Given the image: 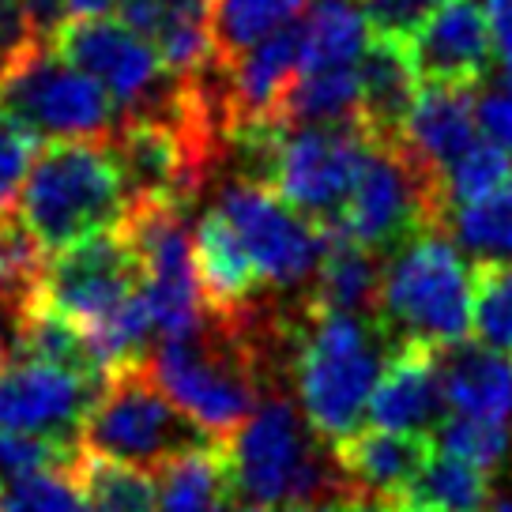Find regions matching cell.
I'll list each match as a JSON object with an SVG mask.
<instances>
[{"label":"cell","mask_w":512,"mask_h":512,"mask_svg":"<svg viewBox=\"0 0 512 512\" xmlns=\"http://www.w3.org/2000/svg\"><path fill=\"white\" fill-rule=\"evenodd\" d=\"M219 208L238 226L245 249L253 256L264 287L294 290L313 283L320 256L328 249L332 223H317L294 204H287L272 185L238 177L219 196Z\"/></svg>","instance_id":"8fae6325"},{"label":"cell","mask_w":512,"mask_h":512,"mask_svg":"<svg viewBox=\"0 0 512 512\" xmlns=\"http://www.w3.org/2000/svg\"><path fill=\"white\" fill-rule=\"evenodd\" d=\"M226 512H272V509H260V505H241L238 509V505H230Z\"/></svg>","instance_id":"ee69618b"},{"label":"cell","mask_w":512,"mask_h":512,"mask_svg":"<svg viewBox=\"0 0 512 512\" xmlns=\"http://www.w3.org/2000/svg\"><path fill=\"white\" fill-rule=\"evenodd\" d=\"M512 174V155L494 140H475L460 159L445 170V196L448 208L471 204L486 192H494L505 177ZM452 215V211H448Z\"/></svg>","instance_id":"d590c367"},{"label":"cell","mask_w":512,"mask_h":512,"mask_svg":"<svg viewBox=\"0 0 512 512\" xmlns=\"http://www.w3.org/2000/svg\"><path fill=\"white\" fill-rule=\"evenodd\" d=\"M362 87L358 68H302L279 106L283 125H343L358 121Z\"/></svg>","instance_id":"4316f807"},{"label":"cell","mask_w":512,"mask_h":512,"mask_svg":"<svg viewBox=\"0 0 512 512\" xmlns=\"http://www.w3.org/2000/svg\"><path fill=\"white\" fill-rule=\"evenodd\" d=\"M117 19L144 34L177 80L204 72L215 53V0H117Z\"/></svg>","instance_id":"d6986e66"},{"label":"cell","mask_w":512,"mask_h":512,"mask_svg":"<svg viewBox=\"0 0 512 512\" xmlns=\"http://www.w3.org/2000/svg\"><path fill=\"white\" fill-rule=\"evenodd\" d=\"M354 512H369V509H366V505H358V501H354Z\"/></svg>","instance_id":"bcb514c9"},{"label":"cell","mask_w":512,"mask_h":512,"mask_svg":"<svg viewBox=\"0 0 512 512\" xmlns=\"http://www.w3.org/2000/svg\"><path fill=\"white\" fill-rule=\"evenodd\" d=\"M223 76L230 128L245 121H279L283 98L302 76V23H287L245 53L223 61Z\"/></svg>","instance_id":"e0dca14e"},{"label":"cell","mask_w":512,"mask_h":512,"mask_svg":"<svg viewBox=\"0 0 512 512\" xmlns=\"http://www.w3.org/2000/svg\"><path fill=\"white\" fill-rule=\"evenodd\" d=\"M290 377L305 422L320 441L339 445L362 430L369 396L388 358V332L381 320L328 313L302 302L287 324Z\"/></svg>","instance_id":"6da1fadb"},{"label":"cell","mask_w":512,"mask_h":512,"mask_svg":"<svg viewBox=\"0 0 512 512\" xmlns=\"http://www.w3.org/2000/svg\"><path fill=\"white\" fill-rule=\"evenodd\" d=\"M490 512H512V501H494V505H490Z\"/></svg>","instance_id":"f6af8a7d"},{"label":"cell","mask_w":512,"mask_h":512,"mask_svg":"<svg viewBox=\"0 0 512 512\" xmlns=\"http://www.w3.org/2000/svg\"><path fill=\"white\" fill-rule=\"evenodd\" d=\"M76 479L87 497V512H159V486L155 475H147V467L83 448Z\"/></svg>","instance_id":"f1b7e54d"},{"label":"cell","mask_w":512,"mask_h":512,"mask_svg":"<svg viewBox=\"0 0 512 512\" xmlns=\"http://www.w3.org/2000/svg\"><path fill=\"white\" fill-rule=\"evenodd\" d=\"M448 211L441 174L422 166L400 140H373L336 226L366 249L388 256L422 230H448Z\"/></svg>","instance_id":"8992f818"},{"label":"cell","mask_w":512,"mask_h":512,"mask_svg":"<svg viewBox=\"0 0 512 512\" xmlns=\"http://www.w3.org/2000/svg\"><path fill=\"white\" fill-rule=\"evenodd\" d=\"M117 8V0H61V12L64 19H76V16H110ZM61 27V23H57Z\"/></svg>","instance_id":"b9f144b4"},{"label":"cell","mask_w":512,"mask_h":512,"mask_svg":"<svg viewBox=\"0 0 512 512\" xmlns=\"http://www.w3.org/2000/svg\"><path fill=\"white\" fill-rule=\"evenodd\" d=\"M226 448L238 494L249 505L279 509L294 501H354L336 448L320 441L283 392L256 403L253 418L226 441Z\"/></svg>","instance_id":"277c9868"},{"label":"cell","mask_w":512,"mask_h":512,"mask_svg":"<svg viewBox=\"0 0 512 512\" xmlns=\"http://www.w3.org/2000/svg\"><path fill=\"white\" fill-rule=\"evenodd\" d=\"M358 87H362V113L358 121L366 125L373 140H403L407 113L415 106L422 76H418L411 49L403 34L373 31L366 53L358 61Z\"/></svg>","instance_id":"7402d4cb"},{"label":"cell","mask_w":512,"mask_h":512,"mask_svg":"<svg viewBox=\"0 0 512 512\" xmlns=\"http://www.w3.org/2000/svg\"><path fill=\"white\" fill-rule=\"evenodd\" d=\"M373 38L358 0H317L302 19V68H358Z\"/></svg>","instance_id":"484cf974"},{"label":"cell","mask_w":512,"mask_h":512,"mask_svg":"<svg viewBox=\"0 0 512 512\" xmlns=\"http://www.w3.org/2000/svg\"><path fill=\"white\" fill-rule=\"evenodd\" d=\"M407 38L422 83L482 87L490 72V23L482 0H441Z\"/></svg>","instance_id":"9a60e30c"},{"label":"cell","mask_w":512,"mask_h":512,"mask_svg":"<svg viewBox=\"0 0 512 512\" xmlns=\"http://www.w3.org/2000/svg\"><path fill=\"white\" fill-rule=\"evenodd\" d=\"M479 128L486 132V140L512 155V72H505L479 95Z\"/></svg>","instance_id":"f35d334b"},{"label":"cell","mask_w":512,"mask_h":512,"mask_svg":"<svg viewBox=\"0 0 512 512\" xmlns=\"http://www.w3.org/2000/svg\"><path fill=\"white\" fill-rule=\"evenodd\" d=\"M80 452L83 445H72V441L0 426V482L31 475V471H46V467H76Z\"/></svg>","instance_id":"8d00e7d4"},{"label":"cell","mask_w":512,"mask_h":512,"mask_svg":"<svg viewBox=\"0 0 512 512\" xmlns=\"http://www.w3.org/2000/svg\"><path fill=\"white\" fill-rule=\"evenodd\" d=\"M471 332L512 358V260H479L471 268Z\"/></svg>","instance_id":"d6a6232c"},{"label":"cell","mask_w":512,"mask_h":512,"mask_svg":"<svg viewBox=\"0 0 512 512\" xmlns=\"http://www.w3.org/2000/svg\"><path fill=\"white\" fill-rule=\"evenodd\" d=\"M98 388V377L76 369L12 358L0 369V426L83 445V422L95 407Z\"/></svg>","instance_id":"5bb4252c"},{"label":"cell","mask_w":512,"mask_h":512,"mask_svg":"<svg viewBox=\"0 0 512 512\" xmlns=\"http://www.w3.org/2000/svg\"><path fill=\"white\" fill-rule=\"evenodd\" d=\"M38 140H42L38 132H31L16 113L0 106V215L16 211L23 181L38 155Z\"/></svg>","instance_id":"74e56055"},{"label":"cell","mask_w":512,"mask_h":512,"mask_svg":"<svg viewBox=\"0 0 512 512\" xmlns=\"http://www.w3.org/2000/svg\"><path fill=\"white\" fill-rule=\"evenodd\" d=\"M121 230L140 260V283L155 317V332L162 339L196 332L208 317V302L196 279L185 208L166 200H128Z\"/></svg>","instance_id":"9c48e42d"},{"label":"cell","mask_w":512,"mask_h":512,"mask_svg":"<svg viewBox=\"0 0 512 512\" xmlns=\"http://www.w3.org/2000/svg\"><path fill=\"white\" fill-rule=\"evenodd\" d=\"M147 369L162 392L215 441H230L253 418L260 384L268 381L249 313L219 317L211 309L196 332L159 339L147 354Z\"/></svg>","instance_id":"7a4b0ae2"},{"label":"cell","mask_w":512,"mask_h":512,"mask_svg":"<svg viewBox=\"0 0 512 512\" xmlns=\"http://www.w3.org/2000/svg\"><path fill=\"white\" fill-rule=\"evenodd\" d=\"M418 509H448V512H490L494 490H490V471L467 464L452 452H441L433 445L426 467L415 475L411 490L403 497Z\"/></svg>","instance_id":"83f0119b"},{"label":"cell","mask_w":512,"mask_h":512,"mask_svg":"<svg viewBox=\"0 0 512 512\" xmlns=\"http://www.w3.org/2000/svg\"><path fill=\"white\" fill-rule=\"evenodd\" d=\"M381 253L366 249L362 241L347 238L336 223L328 234V249L320 256V268L309 283L305 302L328 313H354V317L381 320Z\"/></svg>","instance_id":"cb8c5ba5"},{"label":"cell","mask_w":512,"mask_h":512,"mask_svg":"<svg viewBox=\"0 0 512 512\" xmlns=\"http://www.w3.org/2000/svg\"><path fill=\"white\" fill-rule=\"evenodd\" d=\"M486 4V23H490V42L501 68L512 72V0H482Z\"/></svg>","instance_id":"60d3db41"},{"label":"cell","mask_w":512,"mask_h":512,"mask_svg":"<svg viewBox=\"0 0 512 512\" xmlns=\"http://www.w3.org/2000/svg\"><path fill=\"white\" fill-rule=\"evenodd\" d=\"M309 0H215V53L230 61L260 38L294 23Z\"/></svg>","instance_id":"1f68e13d"},{"label":"cell","mask_w":512,"mask_h":512,"mask_svg":"<svg viewBox=\"0 0 512 512\" xmlns=\"http://www.w3.org/2000/svg\"><path fill=\"white\" fill-rule=\"evenodd\" d=\"M336 460L343 479L351 486L354 501L392 505L403 501L415 475L426 467L433 452L430 433H403V430H358L347 441H339Z\"/></svg>","instance_id":"ac0fdd59"},{"label":"cell","mask_w":512,"mask_h":512,"mask_svg":"<svg viewBox=\"0 0 512 512\" xmlns=\"http://www.w3.org/2000/svg\"><path fill=\"white\" fill-rule=\"evenodd\" d=\"M437 4L441 0H362L373 31L384 34H411Z\"/></svg>","instance_id":"ab89813d"},{"label":"cell","mask_w":512,"mask_h":512,"mask_svg":"<svg viewBox=\"0 0 512 512\" xmlns=\"http://www.w3.org/2000/svg\"><path fill=\"white\" fill-rule=\"evenodd\" d=\"M272 512H354V501H294Z\"/></svg>","instance_id":"7bdbcfd3"},{"label":"cell","mask_w":512,"mask_h":512,"mask_svg":"<svg viewBox=\"0 0 512 512\" xmlns=\"http://www.w3.org/2000/svg\"><path fill=\"white\" fill-rule=\"evenodd\" d=\"M448 230L460 249L479 260H512V174L494 192L452 208Z\"/></svg>","instance_id":"f546056e"},{"label":"cell","mask_w":512,"mask_h":512,"mask_svg":"<svg viewBox=\"0 0 512 512\" xmlns=\"http://www.w3.org/2000/svg\"><path fill=\"white\" fill-rule=\"evenodd\" d=\"M136 294H144L140 260L121 226L72 241L46 260L42 298L57 313L76 320L83 336L117 317Z\"/></svg>","instance_id":"4fadbf2b"},{"label":"cell","mask_w":512,"mask_h":512,"mask_svg":"<svg viewBox=\"0 0 512 512\" xmlns=\"http://www.w3.org/2000/svg\"><path fill=\"white\" fill-rule=\"evenodd\" d=\"M42 275L46 249L34 241L16 211L0 215V309L8 313V324L42 294Z\"/></svg>","instance_id":"4dcf8cb0"},{"label":"cell","mask_w":512,"mask_h":512,"mask_svg":"<svg viewBox=\"0 0 512 512\" xmlns=\"http://www.w3.org/2000/svg\"><path fill=\"white\" fill-rule=\"evenodd\" d=\"M49 46L68 64H76L91 80H98L125 113H147L166 106L177 95L174 72L166 68L159 49L136 34L125 19L76 16L49 31Z\"/></svg>","instance_id":"30bf717a"},{"label":"cell","mask_w":512,"mask_h":512,"mask_svg":"<svg viewBox=\"0 0 512 512\" xmlns=\"http://www.w3.org/2000/svg\"><path fill=\"white\" fill-rule=\"evenodd\" d=\"M192 260H196V279L211 313L241 317L253 309L264 279L256 272L238 226L230 223V215L219 204L204 211V219L192 230Z\"/></svg>","instance_id":"44dd1931"},{"label":"cell","mask_w":512,"mask_h":512,"mask_svg":"<svg viewBox=\"0 0 512 512\" xmlns=\"http://www.w3.org/2000/svg\"><path fill=\"white\" fill-rule=\"evenodd\" d=\"M159 512H226L238 497L230 448L226 441H208L174 456L155 471Z\"/></svg>","instance_id":"d4e9b609"},{"label":"cell","mask_w":512,"mask_h":512,"mask_svg":"<svg viewBox=\"0 0 512 512\" xmlns=\"http://www.w3.org/2000/svg\"><path fill=\"white\" fill-rule=\"evenodd\" d=\"M208 441L215 437L162 392L147 362L113 369L83 422V448L147 471H159L174 456Z\"/></svg>","instance_id":"52a82bcc"},{"label":"cell","mask_w":512,"mask_h":512,"mask_svg":"<svg viewBox=\"0 0 512 512\" xmlns=\"http://www.w3.org/2000/svg\"><path fill=\"white\" fill-rule=\"evenodd\" d=\"M125 211L128 185L110 140H53L38 147L19 192V219L46 253L121 226Z\"/></svg>","instance_id":"3957f363"},{"label":"cell","mask_w":512,"mask_h":512,"mask_svg":"<svg viewBox=\"0 0 512 512\" xmlns=\"http://www.w3.org/2000/svg\"><path fill=\"white\" fill-rule=\"evenodd\" d=\"M381 324L396 339L430 347L464 343L471 332V268L445 230H422L388 253Z\"/></svg>","instance_id":"5b68a950"},{"label":"cell","mask_w":512,"mask_h":512,"mask_svg":"<svg viewBox=\"0 0 512 512\" xmlns=\"http://www.w3.org/2000/svg\"><path fill=\"white\" fill-rule=\"evenodd\" d=\"M479 87L464 83H422L407 125H403L400 144L415 155L422 166H430L433 174H441L452 162L475 144V128H479Z\"/></svg>","instance_id":"ffe728a7"},{"label":"cell","mask_w":512,"mask_h":512,"mask_svg":"<svg viewBox=\"0 0 512 512\" xmlns=\"http://www.w3.org/2000/svg\"><path fill=\"white\" fill-rule=\"evenodd\" d=\"M373 136L362 121L287 125L272 166V185L287 204L317 223H336L354 181L366 166Z\"/></svg>","instance_id":"7c38bea8"},{"label":"cell","mask_w":512,"mask_h":512,"mask_svg":"<svg viewBox=\"0 0 512 512\" xmlns=\"http://www.w3.org/2000/svg\"><path fill=\"white\" fill-rule=\"evenodd\" d=\"M445 415L448 403L437 347L418 339H396L369 396V422L384 430L433 433Z\"/></svg>","instance_id":"2e32d148"},{"label":"cell","mask_w":512,"mask_h":512,"mask_svg":"<svg viewBox=\"0 0 512 512\" xmlns=\"http://www.w3.org/2000/svg\"><path fill=\"white\" fill-rule=\"evenodd\" d=\"M0 512H87L76 467H46L0 482Z\"/></svg>","instance_id":"836d02e7"},{"label":"cell","mask_w":512,"mask_h":512,"mask_svg":"<svg viewBox=\"0 0 512 512\" xmlns=\"http://www.w3.org/2000/svg\"><path fill=\"white\" fill-rule=\"evenodd\" d=\"M448 415L509 422L512 418V358L486 343H452L437 351Z\"/></svg>","instance_id":"603a6c76"},{"label":"cell","mask_w":512,"mask_h":512,"mask_svg":"<svg viewBox=\"0 0 512 512\" xmlns=\"http://www.w3.org/2000/svg\"><path fill=\"white\" fill-rule=\"evenodd\" d=\"M0 106L38 136L53 140H113L125 110L76 64L38 38L0 68Z\"/></svg>","instance_id":"ba28073f"},{"label":"cell","mask_w":512,"mask_h":512,"mask_svg":"<svg viewBox=\"0 0 512 512\" xmlns=\"http://www.w3.org/2000/svg\"><path fill=\"white\" fill-rule=\"evenodd\" d=\"M433 445L441 452H452L467 464L482 467V471H497L505 464L512 445L509 422H486V418H460V415H445V422L437 426V437Z\"/></svg>","instance_id":"e575fe53"}]
</instances>
